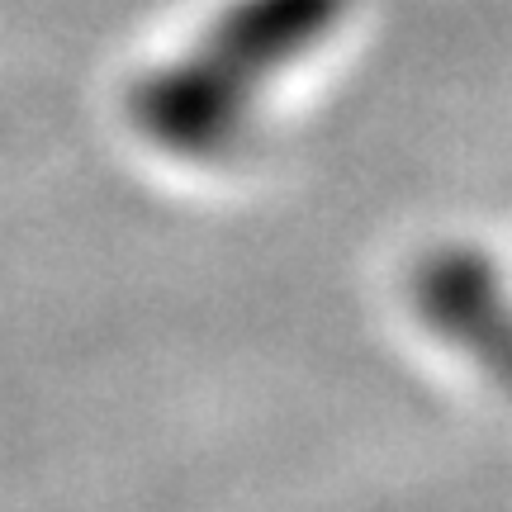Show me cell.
I'll return each instance as SVG.
<instances>
[{
  "label": "cell",
  "mask_w": 512,
  "mask_h": 512,
  "mask_svg": "<svg viewBox=\"0 0 512 512\" xmlns=\"http://www.w3.org/2000/svg\"><path fill=\"white\" fill-rule=\"evenodd\" d=\"M342 10L347 0H238L181 62L147 81L138 124L181 157L214 152L242 128L266 81L309 53Z\"/></svg>",
  "instance_id": "6da1fadb"
}]
</instances>
